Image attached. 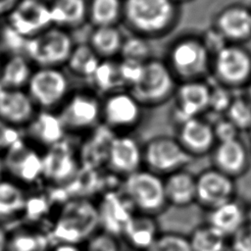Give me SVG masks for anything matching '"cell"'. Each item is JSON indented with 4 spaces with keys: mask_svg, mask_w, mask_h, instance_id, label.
<instances>
[{
    "mask_svg": "<svg viewBox=\"0 0 251 251\" xmlns=\"http://www.w3.org/2000/svg\"><path fill=\"white\" fill-rule=\"evenodd\" d=\"M180 15V4L175 0H124L122 23L131 33L154 39L172 32Z\"/></svg>",
    "mask_w": 251,
    "mask_h": 251,
    "instance_id": "1",
    "label": "cell"
},
{
    "mask_svg": "<svg viewBox=\"0 0 251 251\" xmlns=\"http://www.w3.org/2000/svg\"><path fill=\"white\" fill-rule=\"evenodd\" d=\"M164 60L177 82L210 76L212 54L201 34L187 33L176 38Z\"/></svg>",
    "mask_w": 251,
    "mask_h": 251,
    "instance_id": "2",
    "label": "cell"
},
{
    "mask_svg": "<svg viewBox=\"0 0 251 251\" xmlns=\"http://www.w3.org/2000/svg\"><path fill=\"white\" fill-rule=\"evenodd\" d=\"M121 192L138 213L156 217L168 206L164 176L145 168L124 177Z\"/></svg>",
    "mask_w": 251,
    "mask_h": 251,
    "instance_id": "3",
    "label": "cell"
},
{
    "mask_svg": "<svg viewBox=\"0 0 251 251\" xmlns=\"http://www.w3.org/2000/svg\"><path fill=\"white\" fill-rule=\"evenodd\" d=\"M75 45L71 31L52 25L25 39L24 54L33 66L61 68L66 66Z\"/></svg>",
    "mask_w": 251,
    "mask_h": 251,
    "instance_id": "4",
    "label": "cell"
},
{
    "mask_svg": "<svg viewBox=\"0 0 251 251\" xmlns=\"http://www.w3.org/2000/svg\"><path fill=\"white\" fill-rule=\"evenodd\" d=\"M210 76L231 90L245 88L251 81V51L244 44H225L212 55Z\"/></svg>",
    "mask_w": 251,
    "mask_h": 251,
    "instance_id": "5",
    "label": "cell"
},
{
    "mask_svg": "<svg viewBox=\"0 0 251 251\" xmlns=\"http://www.w3.org/2000/svg\"><path fill=\"white\" fill-rule=\"evenodd\" d=\"M177 83L165 60L152 57L144 63L140 79L127 90L142 107H154L174 97Z\"/></svg>",
    "mask_w": 251,
    "mask_h": 251,
    "instance_id": "6",
    "label": "cell"
},
{
    "mask_svg": "<svg viewBox=\"0 0 251 251\" xmlns=\"http://www.w3.org/2000/svg\"><path fill=\"white\" fill-rule=\"evenodd\" d=\"M102 99L92 89L71 91L58 109L67 133H81L95 129L101 124Z\"/></svg>",
    "mask_w": 251,
    "mask_h": 251,
    "instance_id": "7",
    "label": "cell"
},
{
    "mask_svg": "<svg viewBox=\"0 0 251 251\" xmlns=\"http://www.w3.org/2000/svg\"><path fill=\"white\" fill-rule=\"evenodd\" d=\"M26 92L37 108L54 111L71 93L70 81L61 68L36 67L26 85Z\"/></svg>",
    "mask_w": 251,
    "mask_h": 251,
    "instance_id": "8",
    "label": "cell"
},
{
    "mask_svg": "<svg viewBox=\"0 0 251 251\" xmlns=\"http://www.w3.org/2000/svg\"><path fill=\"white\" fill-rule=\"evenodd\" d=\"M143 168L165 176L184 169L194 159L181 146L176 137L159 135L142 145Z\"/></svg>",
    "mask_w": 251,
    "mask_h": 251,
    "instance_id": "9",
    "label": "cell"
},
{
    "mask_svg": "<svg viewBox=\"0 0 251 251\" xmlns=\"http://www.w3.org/2000/svg\"><path fill=\"white\" fill-rule=\"evenodd\" d=\"M142 108L129 90L111 92L102 98L101 124L114 133H128L140 123Z\"/></svg>",
    "mask_w": 251,
    "mask_h": 251,
    "instance_id": "10",
    "label": "cell"
},
{
    "mask_svg": "<svg viewBox=\"0 0 251 251\" xmlns=\"http://www.w3.org/2000/svg\"><path fill=\"white\" fill-rule=\"evenodd\" d=\"M5 25L23 39H27L52 25L47 0H18L6 14Z\"/></svg>",
    "mask_w": 251,
    "mask_h": 251,
    "instance_id": "11",
    "label": "cell"
},
{
    "mask_svg": "<svg viewBox=\"0 0 251 251\" xmlns=\"http://www.w3.org/2000/svg\"><path fill=\"white\" fill-rule=\"evenodd\" d=\"M58 225V236L70 245L85 242L100 226L97 204L80 198L74 201Z\"/></svg>",
    "mask_w": 251,
    "mask_h": 251,
    "instance_id": "12",
    "label": "cell"
},
{
    "mask_svg": "<svg viewBox=\"0 0 251 251\" xmlns=\"http://www.w3.org/2000/svg\"><path fill=\"white\" fill-rule=\"evenodd\" d=\"M212 86L206 79L187 80L177 83L174 94L173 117L177 126L184 121L201 117L209 111Z\"/></svg>",
    "mask_w": 251,
    "mask_h": 251,
    "instance_id": "13",
    "label": "cell"
},
{
    "mask_svg": "<svg viewBox=\"0 0 251 251\" xmlns=\"http://www.w3.org/2000/svg\"><path fill=\"white\" fill-rule=\"evenodd\" d=\"M105 166L122 178L142 169V145L129 133H116L110 141Z\"/></svg>",
    "mask_w": 251,
    "mask_h": 251,
    "instance_id": "14",
    "label": "cell"
},
{
    "mask_svg": "<svg viewBox=\"0 0 251 251\" xmlns=\"http://www.w3.org/2000/svg\"><path fill=\"white\" fill-rule=\"evenodd\" d=\"M236 197L235 179L211 167L196 176L195 202L210 211Z\"/></svg>",
    "mask_w": 251,
    "mask_h": 251,
    "instance_id": "15",
    "label": "cell"
},
{
    "mask_svg": "<svg viewBox=\"0 0 251 251\" xmlns=\"http://www.w3.org/2000/svg\"><path fill=\"white\" fill-rule=\"evenodd\" d=\"M42 158V178L54 184L72 179L81 165L77 151L65 139L47 148Z\"/></svg>",
    "mask_w": 251,
    "mask_h": 251,
    "instance_id": "16",
    "label": "cell"
},
{
    "mask_svg": "<svg viewBox=\"0 0 251 251\" xmlns=\"http://www.w3.org/2000/svg\"><path fill=\"white\" fill-rule=\"evenodd\" d=\"M227 43L245 44L251 40V7L232 3L222 8L211 25Z\"/></svg>",
    "mask_w": 251,
    "mask_h": 251,
    "instance_id": "17",
    "label": "cell"
},
{
    "mask_svg": "<svg viewBox=\"0 0 251 251\" xmlns=\"http://www.w3.org/2000/svg\"><path fill=\"white\" fill-rule=\"evenodd\" d=\"M42 154L21 139L5 152V171L21 182L33 183L42 178Z\"/></svg>",
    "mask_w": 251,
    "mask_h": 251,
    "instance_id": "18",
    "label": "cell"
},
{
    "mask_svg": "<svg viewBox=\"0 0 251 251\" xmlns=\"http://www.w3.org/2000/svg\"><path fill=\"white\" fill-rule=\"evenodd\" d=\"M210 154L213 168L234 179L245 175L251 166L250 148L240 137L217 142Z\"/></svg>",
    "mask_w": 251,
    "mask_h": 251,
    "instance_id": "19",
    "label": "cell"
},
{
    "mask_svg": "<svg viewBox=\"0 0 251 251\" xmlns=\"http://www.w3.org/2000/svg\"><path fill=\"white\" fill-rule=\"evenodd\" d=\"M176 139L193 158L211 153L217 143L213 124L202 117H195L179 124Z\"/></svg>",
    "mask_w": 251,
    "mask_h": 251,
    "instance_id": "20",
    "label": "cell"
},
{
    "mask_svg": "<svg viewBox=\"0 0 251 251\" xmlns=\"http://www.w3.org/2000/svg\"><path fill=\"white\" fill-rule=\"evenodd\" d=\"M99 223L103 230L119 237L132 214L135 212L125 195L116 191L104 195L100 203H97Z\"/></svg>",
    "mask_w": 251,
    "mask_h": 251,
    "instance_id": "21",
    "label": "cell"
},
{
    "mask_svg": "<svg viewBox=\"0 0 251 251\" xmlns=\"http://www.w3.org/2000/svg\"><path fill=\"white\" fill-rule=\"evenodd\" d=\"M36 106L24 89H0V119L15 126H26L36 114Z\"/></svg>",
    "mask_w": 251,
    "mask_h": 251,
    "instance_id": "22",
    "label": "cell"
},
{
    "mask_svg": "<svg viewBox=\"0 0 251 251\" xmlns=\"http://www.w3.org/2000/svg\"><path fill=\"white\" fill-rule=\"evenodd\" d=\"M26 132L34 143L46 149L64 140L67 134L58 112L55 113L49 110L36 112L26 125Z\"/></svg>",
    "mask_w": 251,
    "mask_h": 251,
    "instance_id": "23",
    "label": "cell"
},
{
    "mask_svg": "<svg viewBox=\"0 0 251 251\" xmlns=\"http://www.w3.org/2000/svg\"><path fill=\"white\" fill-rule=\"evenodd\" d=\"M159 234V226L154 216L134 212L126 224L121 236L130 248L146 251Z\"/></svg>",
    "mask_w": 251,
    "mask_h": 251,
    "instance_id": "24",
    "label": "cell"
},
{
    "mask_svg": "<svg viewBox=\"0 0 251 251\" xmlns=\"http://www.w3.org/2000/svg\"><path fill=\"white\" fill-rule=\"evenodd\" d=\"M247 205L237 197L207 211L206 223L228 238L246 224Z\"/></svg>",
    "mask_w": 251,
    "mask_h": 251,
    "instance_id": "25",
    "label": "cell"
},
{
    "mask_svg": "<svg viewBox=\"0 0 251 251\" xmlns=\"http://www.w3.org/2000/svg\"><path fill=\"white\" fill-rule=\"evenodd\" d=\"M164 188L168 205L182 208L196 200V176L184 169L165 176Z\"/></svg>",
    "mask_w": 251,
    "mask_h": 251,
    "instance_id": "26",
    "label": "cell"
},
{
    "mask_svg": "<svg viewBox=\"0 0 251 251\" xmlns=\"http://www.w3.org/2000/svg\"><path fill=\"white\" fill-rule=\"evenodd\" d=\"M52 25L69 31L88 23V0H49Z\"/></svg>",
    "mask_w": 251,
    "mask_h": 251,
    "instance_id": "27",
    "label": "cell"
},
{
    "mask_svg": "<svg viewBox=\"0 0 251 251\" xmlns=\"http://www.w3.org/2000/svg\"><path fill=\"white\" fill-rule=\"evenodd\" d=\"M125 36L118 25L92 26L87 44L102 60L120 57Z\"/></svg>",
    "mask_w": 251,
    "mask_h": 251,
    "instance_id": "28",
    "label": "cell"
},
{
    "mask_svg": "<svg viewBox=\"0 0 251 251\" xmlns=\"http://www.w3.org/2000/svg\"><path fill=\"white\" fill-rule=\"evenodd\" d=\"M32 63L24 53H13L0 65V82L3 88L24 89L32 75Z\"/></svg>",
    "mask_w": 251,
    "mask_h": 251,
    "instance_id": "29",
    "label": "cell"
},
{
    "mask_svg": "<svg viewBox=\"0 0 251 251\" xmlns=\"http://www.w3.org/2000/svg\"><path fill=\"white\" fill-rule=\"evenodd\" d=\"M124 0H88V23L92 26L118 25L123 21Z\"/></svg>",
    "mask_w": 251,
    "mask_h": 251,
    "instance_id": "30",
    "label": "cell"
},
{
    "mask_svg": "<svg viewBox=\"0 0 251 251\" xmlns=\"http://www.w3.org/2000/svg\"><path fill=\"white\" fill-rule=\"evenodd\" d=\"M191 251H227L228 237L204 223L196 226L188 236Z\"/></svg>",
    "mask_w": 251,
    "mask_h": 251,
    "instance_id": "31",
    "label": "cell"
},
{
    "mask_svg": "<svg viewBox=\"0 0 251 251\" xmlns=\"http://www.w3.org/2000/svg\"><path fill=\"white\" fill-rule=\"evenodd\" d=\"M89 79L94 85L93 90L96 93L102 92L104 96L117 90L126 89L121 77L119 61L116 59L102 60Z\"/></svg>",
    "mask_w": 251,
    "mask_h": 251,
    "instance_id": "32",
    "label": "cell"
},
{
    "mask_svg": "<svg viewBox=\"0 0 251 251\" xmlns=\"http://www.w3.org/2000/svg\"><path fill=\"white\" fill-rule=\"evenodd\" d=\"M101 61L102 59L99 58L87 43L75 44L66 67L75 75L90 78Z\"/></svg>",
    "mask_w": 251,
    "mask_h": 251,
    "instance_id": "33",
    "label": "cell"
},
{
    "mask_svg": "<svg viewBox=\"0 0 251 251\" xmlns=\"http://www.w3.org/2000/svg\"><path fill=\"white\" fill-rule=\"evenodd\" d=\"M26 207V197L22 186L15 181L0 180V218H11Z\"/></svg>",
    "mask_w": 251,
    "mask_h": 251,
    "instance_id": "34",
    "label": "cell"
},
{
    "mask_svg": "<svg viewBox=\"0 0 251 251\" xmlns=\"http://www.w3.org/2000/svg\"><path fill=\"white\" fill-rule=\"evenodd\" d=\"M149 40L144 36L134 33L125 37L119 58L145 63L152 58V48Z\"/></svg>",
    "mask_w": 251,
    "mask_h": 251,
    "instance_id": "35",
    "label": "cell"
},
{
    "mask_svg": "<svg viewBox=\"0 0 251 251\" xmlns=\"http://www.w3.org/2000/svg\"><path fill=\"white\" fill-rule=\"evenodd\" d=\"M239 131H248L251 127V103L244 96H234L224 115Z\"/></svg>",
    "mask_w": 251,
    "mask_h": 251,
    "instance_id": "36",
    "label": "cell"
},
{
    "mask_svg": "<svg viewBox=\"0 0 251 251\" xmlns=\"http://www.w3.org/2000/svg\"><path fill=\"white\" fill-rule=\"evenodd\" d=\"M146 251H191L188 236L177 232H160Z\"/></svg>",
    "mask_w": 251,
    "mask_h": 251,
    "instance_id": "37",
    "label": "cell"
},
{
    "mask_svg": "<svg viewBox=\"0 0 251 251\" xmlns=\"http://www.w3.org/2000/svg\"><path fill=\"white\" fill-rule=\"evenodd\" d=\"M83 251H121L118 237L98 229L85 242Z\"/></svg>",
    "mask_w": 251,
    "mask_h": 251,
    "instance_id": "38",
    "label": "cell"
},
{
    "mask_svg": "<svg viewBox=\"0 0 251 251\" xmlns=\"http://www.w3.org/2000/svg\"><path fill=\"white\" fill-rule=\"evenodd\" d=\"M233 98L234 96L232 95L231 89L219 84H217L216 87L212 86L209 111L225 115Z\"/></svg>",
    "mask_w": 251,
    "mask_h": 251,
    "instance_id": "39",
    "label": "cell"
},
{
    "mask_svg": "<svg viewBox=\"0 0 251 251\" xmlns=\"http://www.w3.org/2000/svg\"><path fill=\"white\" fill-rule=\"evenodd\" d=\"M230 251H251V225L246 223L228 238Z\"/></svg>",
    "mask_w": 251,
    "mask_h": 251,
    "instance_id": "40",
    "label": "cell"
},
{
    "mask_svg": "<svg viewBox=\"0 0 251 251\" xmlns=\"http://www.w3.org/2000/svg\"><path fill=\"white\" fill-rule=\"evenodd\" d=\"M212 124H213L214 133H215L217 142L228 141V140L239 137L240 131L225 116L218 119L217 121H215V123H212Z\"/></svg>",
    "mask_w": 251,
    "mask_h": 251,
    "instance_id": "41",
    "label": "cell"
},
{
    "mask_svg": "<svg viewBox=\"0 0 251 251\" xmlns=\"http://www.w3.org/2000/svg\"><path fill=\"white\" fill-rule=\"evenodd\" d=\"M22 139L18 126L0 119V154L6 152L11 146Z\"/></svg>",
    "mask_w": 251,
    "mask_h": 251,
    "instance_id": "42",
    "label": "cell"
},
{
    "mask_svg": "<svg viewBox=\"0 0 251 251\" xmlns=\"http://www.w3.org/2000/svg\"><path fill=\"white\" fill-rule=\"evenodd\" d=\"M13 251H38L37 240L29 236L17 237L13 242Z\"/></svg>",
    "mask_w": 251,
    "mask_h": 251,
    "instance_id": "43",
    "label": "cell"
},
{
    "mask_svg": "<svg viewBox=\"0 0 251 251\" xmlns=\"http://www.w3.org/2000/svg\"><path fill=\"white\" fill-rule=\"evenodd\" d=\"M18 0H0V19H4L9 10Z\"/></svg>",
    "mask_w": 251,
    "mask_h": 251,
    "instance_id": "44",
    "label": "cell"
},
{
    "mask_svg": "<svg viewBox=\"0 0 251 251\" xmlns=\"http://www.w3.org/2000/svg\"><path fill=\"white\" fill-rule=\"evenodd\" d=\"M9 237L5 231V229L0 226V251H7L9 247Z\"/></svg>",
    "mask_w": 251,
    "mask_h": 251,
    "instance_id": "45",
    "label": "cell"
},
{
    "mask_svg": "<svg viewBox=\"0 0 251 251\" xmlns=\"http://www.w3.org/2000/svg\"><path fill=\"white\" fill-rule=\"evenodd\" d=\"M246 223L251 225V203L247 205V210H246Z\"/></svg>",
    "mask_w": 251,
    "mask_h": 251,
    "instance_id": "46",
    "label": "cell"
},
{
    "mask_svg": "<svg viewBox=\"0 0 251 251\" xmlns=\"http://www.w3.org/2000/svg\"><path fill=\"white\" fill-rule=\"evenodd\" d=\"M246 89V93H245V97L250 101L251 103V81L247 84V86L245 87Z\"/></svg>",
    "mask_w": 251,
    "mask_h": 251,
    "instance_id": "47",
    "label": "cell"
},
{
    "mask_svg": "<svg viewBox=\"0 0 251 251\" xmlns=\"http://www.w3.org/2000/svg\"><path fill=\"white\" fill-rule=\"evenodd\" d=\"M5 171V166H4V160H3V157L1 156L0 154V180L2 179V176H3V173Z\"/></svg>",
    "mask_w": 251,
    "mask_h": 251,
    "instance_id": "48",
    "label": "cell"
},
{
    "mask_svg": "<svg viewBox=\"0 0 251 251\" xmlns=\"http://www.w3.org/2000/svg\"><path fill=\"white\" fill-rule=\"evenodd\" d=\"M66 251H76L75 245H66Z\"/></svg>",
    "mask_w": 251,
    "mask_h": 251,
    "instance_id": "49",
    "label": "cell"
},
{
    "mask_svg": "<svg viewBox=\"0 0 251 251\" xmlns=\"http://www.w3.org/2000/svg\"><path fill=\"white\" fill-rule=\"evenodd\" d=\"M175 1L181 5V4H183V3H188V2H191V1H193V0H175Z\"/></svg>",
    "mask_w": 251,
    "mask_h": 251,
    "instance_id": "50",
    "label": "cell"
},
{
    "mask_svg": "<svg viewBox=\"0 0 251 251\" xmlns=\"http://www.w3.org/2000/svg\"><path fill=\"white\" fill-rule=\"evenodd\" d=\"M247 132H248V135H249V141H250V145H249V148H250V151H251V127L249 128V130H248Z\"/></svg>",
    "mask_w": 251,
    "mask_h": 251,
    "instance_id": "51",
    "label": "cell"
},
{
    "mask_svg": "<svg viewBox=\"0 0 251 251\" xmlns=\"http://www.w3.org/2000/svg\"><path fill=\"white\" fill-rule=\"evenodd\" d=\"M3 60H4V58L2 57V55H1V50H0V65H1V63H2Z\"/></svg>",
    "mask_w": 251,
    "mask_h": 251,
    "instance_id": "52",
    "label": "cell"
}]
</instances>
